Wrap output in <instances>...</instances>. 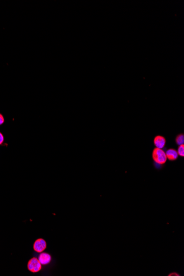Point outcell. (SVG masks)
<instances>
[{
  "instance_id": "obj_8",
  "label": "cell",
  "mask_w": 184,
  "mask_h": 276,
  "mask_svg": "<svg viewBox=\"0 0 184 276\" xmlns=\"http://www.w3.org/2000/svg\"><path fill=\"white\" fill-rule=\"evenodd\" d=\"M177 152H178V155H179V156H181V157H184V144H182V145H180V146H179Z\"/></svg>"
},
{
  "instance_id": "obj_1",
  "label": "cell",
  "mask_w": 184,
  "mask_h": 276,
  "mask_svg": "<svg viewBox=\"0 0 184 276\" xmlns=\"http://www.w3.org/2000/svg\"><path fill=\"white\" fill-rule=\"evenodd\" d=\"M154 161L158 165H163L167 161L165 152L162 149L155 148L152 152Z\"/></svg>"
},
{
  "instance_id": "obj_7",
  "label": "cell",
  "mask_w": 184,
  "mask_h": 276,
  "mask_svg": "<svg viewBox=\"0 0 184 276\" xmlns=\"http://www.w3.org/2000/svg\"><path fill=\"white\" fill-rule=\"evenodd\" d=\"M175 142L178 145H182L184 144V134H179L175 138Z\"/></svg>"
},
{
  "instance_id": "obj_9",
  "label": "cell",
  "mask_w": 184,
  "mask_h": 276,
  "mask_svg": "<svg viewBox=\"0 0 184 276\" xmlns=\"http://www.w3.org/2000/svg\"><path fill=\"white\" fill-rule=\"evenodd\" d=\"M5 122V119L3 116V115L0 114V125H2L3 123Z\"/></svg>"
},
{
  "instance_id": "obj_3",
  "label": "cell",
  "mask_w": 184,
  "mask_h": 276,
  "mask_svg": "<svg viewBox=\"0 0 184 276\" xmlns=\"http://www.w3.org/2000/svg\"><path fill=\"white\" fill-rule=\"evenodd\" d=\"M46 248V241L43 239H39L34 244V250L38 253H43Z\"/></svg>"
},
{
  "instance_id": "obj_2",
  "label": "cell",
  "mask_w": 184,
  "mask_h": 276,
  "mask_svg": "<svg viewBox=\"0 0 184 276\" xmlns=\"http://www.w3.org/2000/svg\"><path fill=\"white\" fill-rule=\"evenodd\" d=\"M28 269L29 270L34 273L38 272L41 269V264L38 258L34 257L31 258L28 263Z\"/></svg>"
},
{
  "instance_id": "obj_10",
  "label": "cell",
  "mask_w": 184,
  "mask_h": 276,
  "mask_svg": "<svg viewBox=\"0 0 184 276\" xmlns=\"http://www.w3.org/2000/svg\"><path fill=\"white\" fill-rule=\"evenodd\" d=\"M3 141H4V137L2 134L0 132V145L2 144Z\"/></svg>"
},
{
  "instance_id": "obj_11",
  "label": "cell",
  "mask_w": 184,
  "mask_h": 276,
  "mask_svg": "<svg viewBox=\"0 0 184 276\" xmlns=\"http://www.w3.org/2000/svg\"><path fill=\"white\" fill-rule=\"evenodd\" d=\"M169 276H179V274H177V273H171V274H170L169 275Z\"/></svg>"
},
{
  "instance_id": "obj_6",
  "label": "cell",
  "mask_w": 184,
  "mask_h": 276,
  "mask_svg": "<svg viewBox=\"0 0 184 276\" xmlns=\"http://www.w3.org/2000/svg\"><path fill=\"white\" fill-rule=\"evenodd\" d=\"M166 158L170 161H174L178 158V154L177 151L173 148H169L165 152Z\"/></svg>"
},
{
  "instance_id": "obj_4",
  "label": "cell",
  "mask_w": 184,
  "mask_h": 276,
  "mask_svg": "<svg viewBox=\"0 0 184 276\" xmlns=\"http://www.w3.org/2000/svg\"><path fill=\"white\" fill-rule=\"evenodd\" d=\"M166 140L163 136L158 135L154 138V144L156 148L159 149H163L165 146Z\"/></svg>"
},
{
  "instance_id": "obj_5",
  "label": "cell",
  "mask_w": 184,
  "mask_h": 276,
  "mask_svg": "<svg viewBox=\"0 0 184 276\" xmlns=\"http://www.w3.org/2000/svg\"><path fill=\"white\" fill-rule=\"evenodd\" d=\"M38 259L41 263V265H46L51 262V257L49 253H41L39 256Z\"/></svg>"
}]
</instances>
